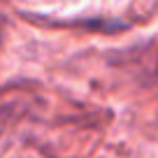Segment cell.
<instances>
[{"mask_svg":"<svg viewBox=\"0 0 158 158\" xmlns=\"http://www.w3.org/2000/svg\"><path fill=\"white\" fill-rule=\"evenodd\" d=\"M109 63L133 72V77H137L142 84H156L158 81V35L135 47L109 54Z\"/></svg>","mask_w":158,"mask_h":158,"instance_id":"cell-1","label":"cell"},{"mask_svg":"<svg viewBox=\"0 0 158 158\" xmlns=\"http://www.w3.org/2000/svg\"><path fill=\"white\" fill-rule=\"evenodd\" d=\"M33 102L35 93L30 89H19L14 84L0 86V137L30 112Z\"/></svg>","mask_w":158,"mask_h":158,"instance_id":"cell-2","label":"cell"}]
</instances>
